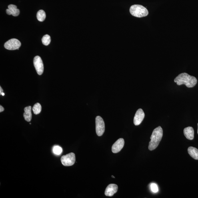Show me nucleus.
<instances>
[{
    "mask_svg": "<svg viewBox=\"0 0 198 198\" xmlns=\"http://www.w3.org/2000/svg\"><path fill=\"white\" fill-rule=\"evenodd\" d=\"M174 82L178 85H185L187 87L192 88L195 86L197 83V79L186 73H183L178 75L174 79Z\"/></svg>",
    "mask_w": 198,
    "mask_h": 198,
    "instance_id": "nucleus-1",
    "label": "nucleus"
},
{
    "mask_svg": "<svg viewBox=\"0 0 198 198\" xmlns=\"http://www.w3.org/2000/svg\"><path fill=\"white\" fill-rule=\"evenodd\" d=\"M163 136V130L161 126L154 130L151 138V140L149 143L148 149L150 151L155 150L159 145Z\"/></svg>",
    "mask_w": 198,
    "mask_h": 198,
    "instance_id": "nucleus-2",
    "label": "nucleus"
},
{
    "mask_svg": "<svg viewBox=\"0 0 198 198\" xmlns=\"http://www.w3.org/2000/svg\"><path fill=\"white\" fill-rule=\"evenodd\" d=\"M130 11L132 15L137 17H145L148 15L147 10L143 6L139 5L132 6L130 8Z\"/></svg>",
    "mask_w": 198,
    "mask_h": 198,
    "instance_id": "nucleus-3",
    "label": "nucleus"
},
{
    "mask_svg": "<svg viewBox=\"0 0 198 198\" xmlns=\"http://www.w3.org/2000/svg\"><path fill=\"white\" fill-rule=\"evenodd\" d=\"M61 161L63 165L65 166H71L75 164L76 161L75 154L71 153L63 156Z\"/></svg>",
    "mask_w": 198,
    "mask_h": 198,
    "instance_id": "nucleus-4",
    "label": "nucleus"
},
{
    "mask_svg": "<svg viewBox=\"0 0 198 198\" xmlns=\"http://www.w3.org/2000/svg\"><path fill=\"white\" fill-rule=\"evenodd\" d=\"M96 132L99 136L103 135L105 130L104 121L100 116H97L95 118Z\"/></svg>",
    "mask_w": 198,
    "mask_h": 198,
    "instance_id": "nucleus-5",
    "label": "nucleus"
},
{
    "mask_svg": "<svg viewBox=\"0 0 198 198\" xmlns=\"http://www.w3.org/2000/svg\"><path fill=\"white\" fill-rule=\"evenodd\" d=\"M21 43L19 40L16 39H12L6 42L4 45L5 48L13 51V50H19L21 46Z\"/></svg>",
    "mask_w": 198,
    "mask_h": 198,
    "instance_id": "nucleus-6",
    "label": "nucleus"
},
{
    "mask_svg": "<svg viewBox=\"0 0 198 198\" xmlns=\"http://www.w3.org/2000/svg\"><path fill=\"white\" fill-rule=\"evenodd\" d=\"M33 64L36 71L38 74L41 75L44 71V66L41 58L39 56H37L34 58Z\"/></svg>",
    "mask_w": 198,
    "mask_h": 198,
    "instance_id": "nucleus-7",
    "label": "nucleus"
},
{
    "mask_svg": "<svg viewBox=\"0 0 198 198\" xmlns=\"http://www.w3.org/2000/svg\"><path fill=\"white\" fill-rule=\"evenodd\" d=\"M145 117V113L142 109H138L134 119V123L135 125H140Z\"/></svg>",
    "mask_w": 198,
    "mask_h": 198,
    "instance_id": "nucleus-8",
    "label": "nucleus"
},
{
    "mask_svg": "<svg viewBox=\"0 0 198 198\" xmlns=\"http://www.w3.org/2000/svg\"><path fill=\"white\" fill-rule=\"evenodd\" d=\"M125 145V140L123 139H120L113 144L112 150L113 153H116L119 152L122 149Z\"/></svg>",
    "mask_w": 198,
    "mask_h": 198,
    "instance_id": "nucleus-9",
    "label": "nucleus"
},
{
    "mask_svg": "<svg viewBox=\"0 0 198 198\" xmlns=\"http://www.w3.org/2000/svg\"><path fill=\"white\" fill-rule=\"evenodd\" d=\"M118 186L114 184H111L106 188L105 195L107 196L111 197L117 192Z\"/></svg>",
    "mask_w": 198,
    "mask_h": 198,
    "instance_id": "nucleus-10",
    "label": "nucleus"
},
{
    "mask_svg": "<svg viewBox=\"0 0 198 198\" xmlns=\"http://www.w3.org/2000/svg\"><path fill=\"white\" fill-rule=\"evenodd\" d=\"M184 134L188 139L192 140L194 139V131L193 127H188L184 129Z\"/></svg>",
    "mask_w": 198,
    "mask_h": 198,
    "instance_id": "nucleus-11",
    "label": "nucleus"
},
{
    "mask_svg": "<svg viewBox=\"0 0 198 198\" xmlns=\"http://www.w3.org/2000/svg\"><path fill=\"white\" fill-rule=\"evenodd\" d=\"M32 107L31 106H28L24 108V113L23 116L26 121L30 122L31 121L32 115L31 113Z\"/></svg>",
    "mask_w": 198,
    "mask_h": 198,
    "instance_id": "nucleus-12",
    "label": "nucleus"
},
{
    "mask_svg": "<svg viewBox=\"0 0 198 198\" xmlns=\"http://www.w3.org/2000/svg\"><path fill=\"white\" fill-rule=\"evenodd\" d=\"M189 155L195 160H198V149L193 147H189L188 149Z\"/></svg>",
    "mask_w": 198,
    "mask_h": 198,
    "instance_id": "nucleus-13",
    "label": "nucleus"
},
{
    "mask_svg": "<svg viewBox=\"0 0 198 198\" xmlns=\"http://www.w3.org/2000/svg\"><path fill=\"white\" fill-rule=\"evenodd\" d=\"M8 8L11 11V15L13 16L16 17L20 14V10L17 9L16 6L14 5H10L8 7Z\"/></svg>",
    "mask_w": 198,
    "mask_h": 198,
    "instance_id": "nucleus-14",
    "label": "nucleus"
},
{
    "mask_svg": "<svg viewBox=\"0 0 198 198\" xmlns=\"http://www.w3.org/2000/svg\"><path fill=\"white\" fill-rule=\"evenodd\" d=\"M37 18L38 20L40 22H43L45 20L46 18L45 11L42 10H40L37 13Z\"/></svg>",
    "mask_w": 198,
    "mask_h": 198,
    "instance_id": "nucleus-15",
    "label": "nucleus"
},
{
    "mask_svg": "<svg viewBox=\"0 0 198 198\" xmlns=\"http://www.w3.org/2000/svg\"><path fill=\"white\" fill-rule=\"evenodd\" d=\"M33 113L35 115L39 114L42 111L41 105L39 103H37L34 105L33 108Z\"/></svg>",
    "mask_w": 198,
    "mask_h": 198,
    "instance_id": "nucleus-16",
    "label": "nucleus"
},
{
    "mask_svg": "<svg viewBox=\"0 0 198 198\" xmlns=\"http://www.w3.org/2000/svg\"><path fill=\"white\" fill-rule=\"evenodd\" d=\"M42 42L44 45L48 46L51 42V38L48 35H44L42 38Z\"/></svg>",
    "mask_w": 198,
    "mask_h": 198,
    "instance_id": "nucleus-17",
    "label": "nucleus"
},
{
    "mask_svg": "<svg viewBox=\"0 0 198 198\" xmlns=\"http://www.w3.org/2000/svg\"><path fill=\"white\" fill-rule=\"evenodd\" d=\"M53 152L55 155H61L63 152V149L61 147L59 146H55L54 147Z\"/></svg>",
    "mask_w": 198,
    "mask_h": 198,
    "instance_id": "nucleus-18",
    "label": "nucleus"
},
{
    "mask_svg": "<svg viewBox=\"0 0 198 198\" xmlns=\"http://www.w3.org/2000/svg\"><path fill=\"white\" fill-rule=\"evenodd\" d=\"M151 188L152 191L154 193H157L159 189L155 183H152L151 185Z\"/></svg>",
    "mask_w": 198,
    "mask_h": 198,
    "instance_id": "nucleus-19",
    "label": "nucleus"
},
{
    "mask_svg": "<svg viewBox=\"0 0 198 198\" xmlns=\"http://www.w3.org/2000/svg\"><path fill=\"white\" fill-rule=\"evenodd\" d=\"M4 108L2 107V106L1 105L0 106V112H3L4 111Z\"/></svg>",
    "mask_w": 198,
    "mask_h": 198,
    "instance_id": "nucleus-20",
    "label": "nucleus"
},
{
    "mask_svg": "<svg viewBox=\"0 0 198 198\" xmlns=\"http://www.w3.org/2000/svg\"><path fill=\"white\" fill-rule=\"evenodd\" d=\"M3 93V90L1 87H0V95H1L2 93Z\"/></svg>",
    "mask_w": 198,
    "mask_h": 198,
    "instance_id": "nucleus-21",
    "label": "nucleus"
},
{
    "mask_svg": "<svg viewBox=\"0 0 198 198\" xmlns=\"http://www.w3.org/2000/svg\"><path fill=\"white\" fill-rule=\"evenodd\" d=\"M1 95H2V96H4V95H5V93H2Z\"/></svg>",
    "mask_w": 198,
    "mask_h": 198,
    "instance_id": "nucleus-22",
    "label": "nucleus"
},
{
    "mask_svg": "<svg viewBox=\"0 0 198 198\" xmlns=\"http://www.w3.org/2000/svg\"><path fill=\"white\" fill-rule=\"evenodd\" d=\"M112 178H115V177H114V176H113V175H112Z\"/></svg>",
    "mask_w": 198,
    "mask_h": 198,
    "instance_id": "nucleus-23",
    "label": "nucleus"
},
{
    "mask_svg": "<svg viewBox=\"0 0 198 198\" xmlns=\"http://www.w3.org/2000/svg\"><path fill=\"white\" fill-rule=\"evenodd\" d=\"M197 125H198L197 133H198V124H197Z\"/></svg>",
    "mask_w": 198,
    "mask_h": 198,
    "instance_id": "nucleus-24",
    "label": "nucleus"
}]
</instances>
